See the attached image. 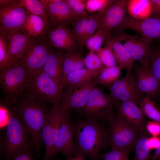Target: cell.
Listing matches in <instances>:
<instances>
[{
	"label": "cell",
	"instance_id": "cell-1",
	"mask_svg": "<svg viewBox=\"0 0 160 160\" xmlns=\"http://www.w3.org/2000/svg\"><path fill=\"white\" fill-rule=\"evenodd\" d=\"M73 127L75 154L95 158L101 150L110 145L108 130L100 122L80 120Z\"/></svg>",
	"mask_w": 160,
	"mask_h": 160
},
{
	"label": "cell",
	"instance_id": "cell-2",
	"mask_svg": "<svg viewBox=\"0 0 160 160\" xmlns=\"http://www.w3.org/2000/svg\"><path fill=\"white\" fill-rule=\"evenodd\" d=\"M46 105L24 97L20 101L16 115L28 132L36 152L43 143L41 132L49 112Z\"/></svg>",
	"mask_w": 160,
	"mask_h": 160
},
{
	"label": "cell",
	"instance_id": "cell-3",
	"mask_svg": "<svg viewBox=\"0 0 160 160\" xmlns=\"http://www.w3.org/2000/svg\"><path fill=\"white\" fill-rule=\"evenodd\" d=\"M24 93L25 97L46 105H54L60 103L63 89L42 69L31 76Z\"/></svg>",
	"mask_w": 160,
	"mask_h": 160
},
{
	"label": "cell",
	"instance_id": "cell-4",
	"mask_svg": "<svg viewBox=\"0 0 160 160\" xmlns=\"http://www.w3.org/2000/svg\"><path fill=\"white\" fill-rule=\"evenodd\" d=\"M30 78L26 70L17 62L0 70V83L8 103H15L21 98Z\"/></svg>",
	"mask_w": 160,
	"mask_h": 160
},
{
	"label": "cell",
	"instance_id": "cell-5",
	"mask_svg": "<svg viewBox=\"0 0 160 160\" xmlns=\"http://www.w3.org/2000/svg\"><path fill=\"white\" fill-rule=\"evenodd\" d=\"M8 120L3 144L8 157L13 158L22 153L30 151L34 146L26 129L16 114L8 111Z\"/></svg>",
	"mask_w": 160,
	"mask_h": 160
},
{
	"label": "cell",
	"instance_id": "cell-6",
	"mask_svg": "<svg viewBox=\"0 0 160 160\" xmlns=\"http://www.w3.org/2000/svg\"><path fill=\"white\" fill-rule=\"evenodd\" d=\"M115 100L97 87L91 92L85 105L78 109L86 120L103 121L114 113Z\"/></svg>",
	"mask_w": 160,
	"mask_h": 160
},
{
	"label": "cell",
	"instance_id": "cell-7",
	"mask_svg": "<svg viewBox=\"0 0 160 160\" xmlns=\"http://www.w3.org/2000/svg\"><path fill=\"white\" fill-rule=\"evenodd\" d=\"M107 121L111 150H125L132 152L140 133L138 129L124 121L114 113Z\"/></svg>",
	"mask_w": 160,
	"mask_h": 160
},
{
	"label": "cell",
	"instance_id": "cell-8",
	"mask_svg": "<svg viewBox=\"0 0 160 160\" xmlns=\"http://www.w3.org/2000/svg\"><path fill=\"white\" fill-rule=\"evenodd\" d=\"M51 47L46 36L32 37L17 62L24 68L31 77L34 73L43 68Z\"/></svg>",
	"mask_w": 160,
	"mask_h": 160
},
{
	"label": "cell",
	"instance_id": "cell-9",
	"mask_svg": "<svg viewBox=\"0 0 160 160\" xmlns=\"http://www.w3.org/2000/svg\"><path fill=\"white\" fill-rule=\"evenodd\" d=\"M65 113L60 103L54 104L49 111L41 132L42 140L45 145L43 160L51 159L52 153L59 133L62 118Z\"/></svg>",
	"mask_w": 160,
	"mask_h": 160
},
{
	"label": "cell",
	"instance_id": "cell-10",
	"mask_svg": "<svg viewBox=\"0 0 160 160\" xmlns=\"http://www.w3.org/2000/svg\"><path fill=\"white\" fill-rule=\"evenodd\" d=\"M109 88L110 95L116 102L132 101L140 104L145 97L139 89L135 76L132 72L119 79Z\"/></svg>",
	"mask_w": 160,
	"mask_h": 160
},
{
	"label": "cell",
	"instance_id": "cell-11",
	"mask_svg": "<svg viewBox=\"0 0 160 160\" xmlns=\"http://www.w3.org/2000/svg\"><path fill=\"white\" fill-rule=\"evenodd\" d=\"M118 32L117 36L113 37L121 43L135 60L138 61L142 66L150 67L152 51L151 43L138 35H130L123 31Z\"/></svg>",
	"mask_w": 160,
	"mask_h": 160
},
{
	"label": "cell",
	"instance_id": "cell-12",
	"mask_svg": "<svg viewBox=\"0 0 160 160\" xmlns=\"http://www.w3.org/2000/svg\"><path fill=\"white\" fill-rule=\"evenodd\" d=\"M117 28L118 31L128 29L135 31L150 43L153 40L160 39V18L151 17L139 20L126 15Z\"/></svg>",
	"mask_w": 160,
	"mask_h": 160
},
{
	"label": "cell",
	"instance_id": "cell-13",
	"mask_svg": "<svg viewBox=\"0 0 160 160\" xmlns=\"http://www.w3.org/2000/svg\"><path fill=\"white\" fill-rule=\"evenodd\" d=\"M128 0H119L108 7L100 16L97 30L107 38L110 31L123 22L126 16Z\"/></svg>",
	"mask_w": 160,
	"mask_h": 160
},
{
	"label": "cell",
	"instance_id": "cell-14",
	"mask_svg": "<svg viewBox=\"0 0 160 160\" xmlns=\"http://www.w3.org/2000/svg\"><path fill=\"white\" fill-rule=\"evenodd\" d=\"M28 13L20 2L0 6V30L9 31L22 29Z\"/></svg>",
	"mask_w": 160,
	"mask_h": 160
},
{
	"label": "cell",
	"instance_id": "cell-15",
	"mask_svg": "<svg viewBox=\"0 0 160 160\" xmlns=\"http://www.w3.org/2000/svg\"><path fill=\"white\" fill-rule=\"evenodd\" d=\"M73 125L68 111L64 114L60 130L52 153L51 159L57 154H62L67 159L75 154Z\"/></svg>",
	"mask_w": 160,
	"mask_h": 160
},
{
	"label": "cell",
	"instance_id": "cell-16",
	"mask_svg": "<svg viewBox=\"0 0 160 160\" xmlns=\"http://www.w3.org/2000/svg\"><path fill=\"white\" fill-rule=\"evenodd\" d=\"M0 31L6 35L8 42L5 67L12 65L17 61L32 37L23 29L9 31L0 30Z\"/></svg>",
	"mask_w": 160,
	"mask_h": 160
},
{
	"label": "cell",
	"instance_id": "cell-17",
	"mask_svg": "<svg viewBox=\"0 0 160 160\" xmlns=\"http://www.w3.org/2000/svg\"><path fill=\"white\" fill-rule=\"evenodd\" d=\"M46 37L50 46L60 51H76L78 46L68 26H49Z\"/></svg>",
	"mask_w": 160,
	"mask_h": 160
},
{
	"label": "cell",
	"instance_id": "cell-18",
	"mask_svg": "<svg viewBox=\"0 0 160 160\" xmlns=\"http://www.w3.org/2000/svg\"><path fill=\"white\" fill-rule=\"evenodd\" d=\"M114 109L119 117L128 124L136 128L140 132L145 130V119L141 109L135 102H118Z\"/></svg>",
	"mask_w": 160,
	"mask_h": 160
},
{
	"label": "cell",
	"instance_id": "cell-19",
	"mask_svg": "<svg viewBox=\"0 0 160 160\" xmlns=\"http://www.w3.org/2000/svg\"><path fill=\"white\" fill-rule=\"evenodd\" d=\"M138 87L146 97L151 99L160 94V84L150 67L135 65L134 68Z\"/></svg>",
	"mask_w": 160,
	"mask_h": 160
},
{
	"label": "cell",
	"instance_id": "cell-20",
	"mask_svg": "<svg viewBox=\"0 0 160 160\" xmlns=\"http://www.w3.org/2000/svg\"><path fill=\"white\" fill-rule=\"evenodd\" d=\"M97 84L93 79L82 84L70 94L63 93L60 103L63 110L66 112L71 108L79 109L82 108L91 92L97 87Z\"/></svg>",
	"mask_w": 160,
	"mask_h": 160
},
{
	"label": "cell",
	"instance_id": "cell-21",
	"mask_svg": "<svg viewBox=\"0 0 160 160\" xmlns=\"http://www.w3.org/2000/svg\"><path fill=\"white\" fill-rule=\"evenodd\" d=\"M45 7L49 18V26H68L72 25L78 19L73 14L67 0H61Z\"/></svg>",
	"mask_w": 160,
	"mask_h": 160
},
{
	"label": "cell",
	"instance_id": "cell-22",
	"mask_svg": "<svg viewBox=\"0 0 160 160\" xmlns=\"http://www.w3.org/2000/svg\"><path fill=\"white\" fill-rule=\"evenodd\" d=\"M101 72L84 67L71 73L67 76L62 84V88L65 91L63 93H71L82 84L95 78Z\"/></svg>",
	"mask_w": 160,
	"mask_h": 160
},
{
	"label": "cell",
	"instance_id": "cell-23",
	"mask_svg": "<svg viewBox=\"0 0 160 160\" xmlns=\"http://www.w3.org/2000/svg\"><path fill=\"white\" fill-rule=\"evenodd\" d=\"M63 54L62 52L51 47L42 68L45 73L60 87L63 74Z\"/></svg>",
	"mask_w": 160,
	"mask_h": 160
},
{
	"label": "cell",
	"instance_id": "cell-24",
	"mask_svg": "<svg viewBox=\"0 0 160 160\" xmlns=\"http://www.w3.org/2000/svg\"><path fill=\"white\" fill-rule=\"evenodd\" d=\"M104 41L105 45L112 49L116 61L119 65L125 69L126 74H131L134 69L135 60L129 52L121 42L111 35Z\"/></svg>",
	"mask_w": 160,
	"mask_h": 160
},
{
	"label": "cell",
	"instance_id": "cell-25",
	"mask_svg": "<svg viewBox=\"0 0 160 160\" xmlns=\"http://www.w3.org/2000/svg\"><path fill=\"white\" fill-rule=\"evenodd\" d=\"M22 29L34 38L46 36L48 29L43 19L28 13Z\"/></svg>",
	"mask_w": 160,
	"mask_h": 160
},
{
	"label": "cell",
	"instance_id": "cell-26",
	"mask_svg": "<svg viewBox=\"0 0 160 160\" xmlns=\"http://www.w3.org/2000/svg\"><path fill=\"white\" fill-rule=\"evenodd\" d=\"M84 58L79 52L68 51L63 53V74L61 84L62 89V84L67 76L76 70L84 68Z\"/></svg>",
	"mask_w": 160,
	"mask_h": 160
},
{
	"label": "cell",
	"instance_id": "cell-27",
	"mask_svg": "<svg viewBox=\"0 0 160 160\" xmlns=\"http://www.w3.org/2000/svg\"><path fill=\"white\" fill-rule=\"evenodd\" d=\"M127 9L133 18L139 20L147 19L151 15V0H128Z\"/></svg>",
	"mask_w": 160,
	"mask_h": 160
},
{
	"label": "cell",
	"instance_id": "cell-28",
	"mask_svg": "<svg viewBox=\"0 0 160 160\" xmlns=\"http://www.w3.org/2000/svg\"><path fill=\"white\" fill-rule=\"evenodd\" d=\"M149 137L145 130L140 132L135 143V155L132 160H151L152 156L148 143Z\"/></svg>",
	"mask_w": 160,
	"mask_h": 160
},
{
	"label": "cell",
	"instance_id": "cell-29",
	"mask_svg": "<svg viewBox=\"0 0 160 160\" xmlns=\"http://www.w3.org/2000/svg\"><path fill=\"white\" fill-rule=\"evenodd\" d=\"M123 69L120 65L105 67L94 79L97 84L109 87L119 79Z\"/></svg>",
	"mask_w": 160,
	"mask_h": 160
},
{
	"label": "cell",
	"instance_id": "cell-30",
	"mask_svg": "<svg viewBox=\"0 0 160 160\" xmlns=\"http://www.w3.org/2000/svg\"><path fill=\"white\" fill-rule=\"evenodd\" d=\"M20 4L29 13L40 17L48 28L49 18L45 7L38 0H19Z\"/></svg>",
	"mask_w": 160,
	"mask_h": 160
},
{
	"label": "cell",
	"instance_id": "cell-31",
	"mask_svg": "<svg viewBox=\"0 0 160 160\" xmlns=\"http://www.w3.org/2000/svg\"><path fill=\"white\" fill-rule=\"evenodd\" d=\"M140 105L144 115L153 121L160 123V111L156 108L154 102L151 99L144 97Z\"/></svg>",
	"mask_w": 160,
	"mask_h": 160
},
{
	"label": "cell",
	"instance_id": "cell-32",
	"mask_svg": "<svg viewBox=\"0 0 160 160\" xmlns=\"http://www.w3.org/2000/svg\"><path fill=\"white\" fill-rule=\"evenodd\" d=\"M89 15L77 20L72 25V33L78 46L80 47H82V40L89 18Z\"/></svg>",
	"mask_w": 160,
	"mask_h": 160
},
{
	"label": "cell",
	"instance_id": "cell-33",
	"mask_svg": "<svg viewBox=\"0 0 160 160\" xmlns=\"http://www.w3.org/2000/svg\"><path fill=\"white\" fill-rule=\"evenodd\" d=\"M99 12L92 13L89 15L84 35L82 41V47L85 45L87 40L91 36L97 29L99 20L101 15Z\"/></svg>",
	"mask_w": 160,
	"mask_h": 160
},
{
	"label": "cell",
	"instance_id": "cell-34",
	"mask_svg": "<svg viewBox=\"0 0 160 160\" xmlns=\"http://www.w3.org/2000/svg\"><path fill=\"white\" fill-rule=\"evenodd\" d=\"M102 63L105 67L117 66V63L112 49L109 46L105 45L96 52Z\"/></svg>",
	"mask_w": 160,
	"mask_h": 160
},
{
	"label": "cell",
	"instance_id": "cell-35",
	"mask_svg": "<svg viewBox=\"0 0 160 160\" xmlns=\"http://www.w3.org/2000/svg\"><path fill=\"white\" fill-rule=\"evenodd\" d=\"M117 1L115 0H87L86 9L92 13L97 12L102 14L108 7Z\"/></svg>",
	"mask_w": 160,
	"mask_h": 160
},
{
	"label": "cell",
	"instance_id": "cell-36",
	"mask_svg": "<svg viewBox=\"0 0 160 160\" xmlns=\"http://www.w3.org/2000/svg\"><path fill=\"white\" fill-rule=\"evenodd\" d=\"M106 38L103 33L97 29L94 34L87 40L85 45L90 51L96 52L101 48L103 42Z\"/></svg>",
	"mask_w": 160,
	"mask_h": 160
},
{
	"label": "cell",
	"instance_id": "cell-37",
	"mask_svg": "<svg viewBox=\"0 0 160 160\" xmlns=\"http://www.w3.org/2000/svg\"><path fill=\"white\" fill-rule=\"evenodd\" d=\"M95 52H90L84 58V63L86 67L92 70L101 71L105 67L100 61L98 56Z\"/></svg>",
	"mask_w": 160,
	"mask_h": 160
},
{
	"label": "cell",
	"instance_id": "cell-38",
	"mask_svg": "<svg viewBox=\"0 0 160 160\" xmlns=\"http://www.w3.org/2000/svg\"><path fill=\"white\" fill-rule=\"evenodd\" d=\"M75 16L77 19L89 14L85 11L87 0H67Z\"/></svg>",
	"mask_w": 160,
	"mask_h": 160
},
{
	"label": "cell",
	"instance_id": "cell-39",
	"mask_svg": "<svg viewBox=\"0 0 160 160\" xmlns=\"http://www.w3.org/2000/svg\"><path fill=\"white\" fill-rule=\"evenodd\" d=\"M150 66L153 74L160 84V49L152 50Z\"/></svg>",
	"mask_w": 160,
	"mask_h": 160
},
{
	"label": "cell",
	"instance_id": "cell-40",
	"mask_svg": "<svg viewBox=\"0 0 160 160\" xmlns=\"http://www.w3.org/2000/svg\"><path fill=\"white\" fill-rule=\"evenodd\" d=\"M131 152L125 150H111L103 154L102 156L104 160H124L129 158Z\"/></svg>",
	"mask_w": 160,
	"mask_h": 160
},
{
	"label": "cell",
	"instance_id": "cell-41",
	"mask_svg": "<svg viewBox=\"0 0 160 160\" xmlns=\"http://www.w3.org/2000/svg\"><path fill=\"white\" fill-rule=\"evenodd\" d=\"M8 45L7 36L4 33L0 31V70L4 67Z\"/></svg>",
	"mask_w": 160,
	"mask_h": 160
},
{
	"label": "cell",
	"instance_id": "cell-42",
	"mask_svg": "<svg viewBox=\"0 0 160 160\" xmlns=\"http://www.w3.org/2000/svg\"><path fill=\"white\" fill-rule=\"evenodd\" d=\"M145 129L153 136L160 135V123L154 121H148L145 124Z\"/></svg>",
	"mask_w": 160,
	"mask_h": 160
},
{
	"label": "cell",
	"instance_id": "cell-43",
	"mask_svg": "<svg viewBox=\"0 0 160 160\" xmlns=\"http://www.w3.org/2000/svg\"><path fill=\"white\" fill-rule=\"evenodd\" d=\"M151 17L160 18V0H151Z\"/></svg>",
	"mask_w": 160,
	"mask_h": 160
},
{
	"label": "cell",
	"instance_id": "cell-44",
	"mask_svg": "<svg viewBox=\"0 0 160 160\" xmlns=\"http://www.w3.org/2000/svg\"><path fill=\"white\" fill-rule=\"evenodd\" d=\"M148 143L150 150L156 149L160 145V138L158 136L149 137L148 140Z\"/></svg>",
	"mask_w": 160,
	"mask_h": 160
},
{
	"label": "cell",
	"instance_id": "cell-45",
	"mask_svg": "<svg viewBox=\"0 0 160 160\" xmlns=\"http://www.w3.org/2000/svg\"><path fill=\"white\" fill-rule=\"evenodd\" d=\"M10 160H33V159L30 151H29L16 155Z\"/></svg>",
	"mask_w": 160,
	"mask_h": 160
},
{
	"label": "cell",
	"instance_id": "cell-46",
	"mask_svg": "<svg viewBox=\"0 0 160 160\" xmlns=\"http://www.w3.org/2000/svg\"><path fill=\"white\" fill-rule=\"evenodd\" d=\"M19 0H0V6H4L18 3Z\"/></svg>",
	"mask_w": 160,
	"mask_h": 160
},
{
	"label": "cell",
	"instance_id": "cell-47",
	"mask_svg": "<svg viewBox=\"0 0 160 160\" xmlns=\"http://www.w3.org/2000/svg\"><path fill=\"white\" fill-rule=\"evenodd\" d=\"M68 160H85L84 156L83 155L79 154L76 153L68 159Z\"/></svg>",
	"mask_w": 160,
	"mask_h": 160
},
{
	"label": "cell",
	"instance_id": "cell-48",
	"mask_svg": "<svg viewBox=\"0 0 160 160\" xmlns=\"http://www.w3.org/2000/svg\"><path fill=\"white\" fill-rule=\"evenodd\" d=\"M61 0H41V2L45 6L49 5L52 4L59 2Z\"/></svg>",
	"mask_w": 160,
	"mask_h": 160
},
{
	"label": "cell",
	"instance_id": "cell-49",
	"mask_svg": "<svg viewBox=\"0 0 160 160\" xmlns=\"http://www.w3.org/2000/svg\"><path fill=\"white\" fill-rule=\"evenodd\" d=\"M160 159V145L152 156L151 160H159Z\"/></svg>",
	"mask_w": 160,
	"mask_h": 160
},
{
	"label": "cell",
	"instance_id": "cell-50",
	"mask_svg": "<svg viewBox=\"0 0 160 160\" xmlns=\"http://www.w3.org/2000/svg\"><path fill=\"white\" fill-rule=\"evenodd\" d=\"M159 160H160V159Z\"/></svg>",
	"mask_w": 160,
	"mask_h": 160
}]
</instances>
